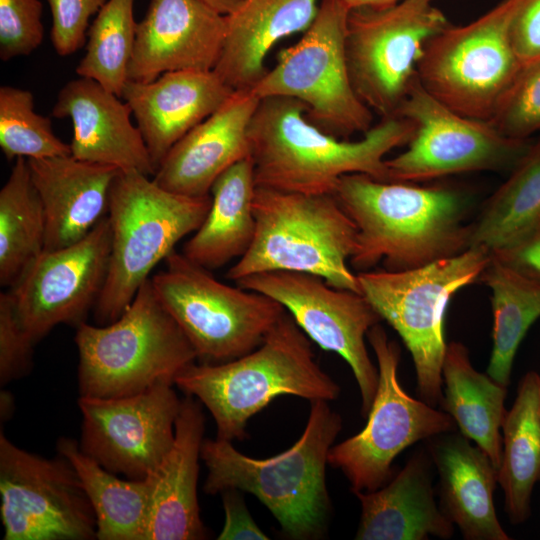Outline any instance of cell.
Instances as JSON below:
<instances>
[{"instance_id": "cell-1", "label": "cell", "mask_w": 540, "mask_h": 540, "mask_svg": "<svg viewBox=\"0 0 540 540\" xmlns=\"http://www.w3.org/2000/svg\"><path fill=\"white\" fill-rule=\"evenodd\" d=\"M334 196L357 227L350 263L358 272L379 262L387 270L413 269L471 246V197L455 187L354 173L341 177Z\"/></svg>"}, {"instance_id": "cell-2", "label": "cell", "mask_w": 540, "mask_h": 540, "mask_svg": "<svg viewBox=\"0 0 540 540\" xmlns=\"http://www.w3.org/2000/svg\"><path fill=\"white\" fill-rule=\"evenodd\" d=\"M302 102L288 97L259 101L249 126L256 186L304 194H334L342 176L366 174L388 181L386 155L407 145L414 124L382 118L351 141L329 134L307 118Z\"/></svg>"}, {"instance_id": "cell-3", "label": "cell", "mask_w": 540, "mask_h": 540, "mask_svg": "<svg viewBox=\"0 0 540 540\" xmlns=\"http://www.w3.org/2000/svg\"><path fill=\"white\" fill-rule=\"evenodd\" d=\"M342 429L341 416L328 401H311L301 437L286 451L266 459L249 457L231 441L204 439L201 460L208 475L203 490L216 495L228 489L257 497L291 539L322 536L331 503L326 486V464L333 442Z\"/></svg>"}, {"instance_id": "cell-4", "label": "cell", "mask_w": 540, "mask_h": 540, "mask_svg": "<svg viewBox=\"0 0 540 540\" xmlns=\"http://www.w3.org/2000/svg\"><path fill=\"white\" fill-rule=\"evenodd\" d=\"M174 384L212 415L217 437L243 440L249 419L280 395L331 401L339 385L315 360L309 337L286 313L251 352L222 363H192Z\"/></svg>"}, {"instance_id": "cell-5", "label": "cell", "mask_w": 540, "mask_h": 540, "mask_svg": "<svg viewBox=\"0 0 540 540\" xmlns=\"http://www.w3.org/2000/svg\"><path fill=\"white\" fill-rule=\"evenodd\" d=\"M253 241L226 277L269 271L304 272L329 285L361 293L348 262L357 246V227L334 194H304L256 186Z\"/></svg>"}, {"instance_id": "cell-6", "label": "cell", "mask_w": 540, "mask_h": 540, "mask_svg": "<svg viewBox=\"0 0 540 540\" xmlns=\"http://www.w3.org/2000/svg\"><path fill=\"white\" fill-rule=\"evenodd\" d=\"M211 206L210 194L192 197L160 187L137 170H121L110 190L111 250L107 276L94 306L98 325L118 319L152 269L195 232Z\"/></svg>"}, {"instance_id": "cell-7", "label": "cell", "mask_w": 540, "mask_h": 540, "mask_svg": "<svg viewBox=\"0 0 540 540\" xmlns=\"http://www.w3.org/2000/svg\"><path fill=\"white\" fill-rule=\"evenodd\" d=\"M81 396L123 397L173 383L197 354L158 299L149 278L123 314L106 325L77 326Z\"/></svg>"}, {"instance_id": "cell-8", "label": "cell", "mask_w": 540, "mask_h": 540, "mask_svg": "<svg viewBox=\"0 0 540 540\" xmlns=\"http://www.w3.org/2000/svg\"><path fill=\"white\" fill-rule=\"evenodd\" d=\"M491 259L484 247L408 270L357 273L361 294L409 350L421 400L433 407L442 399V366L447 343L445 314L451 298L480 280Z\"/></svg>"}, {"instance_id": "cell-9", "label": "cell", "mask_w": 540, "mask_h": 540, "mask_svg": "<svg viewBox=\"0 0 540 540\" xmlns=\"http://www.w3.org/2000/svg\"><path fill=\"white\" fill-rule=\"evenodd\" d=\"M164 262L152 286L204 363L251 352L286 313L271 297L218 281L183 253L174 250Z\"/></svg>"}, {"instance_id": "cell-10", "label": "cell", "mask_w": 540, "mask_h": 540, "mask_svg": "<svg viewBox=\"0 0 540 540\" xmlns=\"http://www.w3.org/2000/svg\"><path fill=\"white\" fill-rule=\"evenodd\" d=\"M350 9L341 0H321L301 39L282 49L274 67L250 90L259 99L288 97L307 108V118L346 139L373 125V111L357 96L349 76L345 38Z\"/></svg>"}, {"instance_id": "cell-11", "label": "cell", "mask_w": 540, "mask_h": 540, "mask_svg": "<svg viewBox=\"0 0 540 540\" xmlns=\"http://www.w3.org/2000/svg\"><path fill=\"white\" fill-rule=\"evenodd\" d=\"M518 1L501 0L433 36L418 65L421 86L455 112L489 122L522 65L511 39Z\"/></svg>"}, {"instance_id": "cell-12", "label": "cell", "mask_w": 540, "mask_h": 540, "mask_svg": "<svg viewBox=\"0 0 540 540\" xmlns=\"http://www.w3.org/2000/svg\"><path fill=\"white\" fill-rule=\"evenodd\" d=\"M450 24L432 0L350 9L345 52L360 100L382 118L395 116L418 80L426 44Z\"/></svg>"}, {"instance_id": "cell-13", "label": "cell", "mask_w": 540, "mask_h": 540, "mask_svg": "<svg viewBox=\"0 0 540 540\" xmlns=\"http://www.w3.org/2000/svg\"><path fill=\"white\" fill-rule=\"evenodd\" d=\"M367 340L379 374L367 423L357 434L332 446L327 458L329 465L346 476L352 492L384 486L394 475L393 462L403 450L457 427L445 411L403 389L398 379L400 347L379 323L368 331Z\"/></svg>"}, {"instance_id": "cell-14", "label": "cell", "mask_w": 540, "mask_h": 540, "mask_svg": "<svg viewBox=\"0 0 540 540\" xmlns=\"http://www.w3.org/2000/svg\"><path fill=\"white\" fill-rule=\"evenodd\" d=\"M398 116L415 126L407 149L386 159L388 181L417 182L475 171L512 170L533 144L501 134L490 122L463 116L429 94L419 80Z\"/></svg>"}, {"instance_id": "cell-15", "label": "cell", "mask_w": 540, "mask_h": 540, "mask_svg": "<svg viewBox=\"0 0 540 540\" xmlns=\"http://www.w3.org/2000/svg\"><path fill=\"white\" fill-rule=\"evenodd\" d=\"M0 515L5 540H90L96 517L70 462L28 452L0 433Z\"/></svg>"}, {"instance_id": "cell-16", "label": "cell", "mask_w": 540, "mask_h": 540, "mask_svg": "<svg viewBox=\"0 0 540 540\" xmlns=\"http://www.w3.org/2000/svg\"><path fill=\"white\" fill-rule=\"evenodd\" d=\"M235 283L279 302L312 341L348 363L360 391L361 413L366 417L379 374L365 338L381 318L364 295L335 288L320 276L294 271L252 274Z\"/></svg>"}, {"instance_id": "cell-17", "label": "cell", "mask_w": 540, "mask_h": 540, "mask_svg": "<svg viewBox=\"0 0 540 540\" xmlns=\"http://www.w3.org/2000/svg\"><path fill=\"white\" fill-rule=\"evenodd\" d=\"M181 401L169 382L123 397L80 395V448L112 473L147 478L174 444Z\"/></svg>"}, {"instance_id": "cell-18", "label": "cell", "mask_w": 540, "mask_h": 540, "mask_svg": "<svg viewBox=\"0 0 540 540\" xmlns=\"http://www.w3.org/2000/svg\"><path fill=\"white\" fill-rule=\"evenodd\" d=\"M110 250L105 216L80 241L43 250L10 287L17 315L34 343L58 324L84 322L104 287Z\"/></svg>"}, {"instance_id": "cell-19", "label": "cell", "mask_w": 540, "mask_h": 540, "mask_svg": "<svg viewBox=\"0 0 540 540\" xmlns=\"http://www.w3.org/2000/svg\"><path fill=\"white\" fill-rule=\"evenodd\" d=\"M226 17L201 0H150L138 23L128 80L150 82L166 72L214 70Z\"/></svg>"}, {"instance_id": "cell-20", "label": "cell", "mask_w": 540, "mask_h": 540, "mask_svg": "<svg viewBox=\"0 0 540 540\" xmlns=\"http://www.w3.org/2000/svg\"><path fill=\"white\" fill-rule=\"evenodd\" d=\"M259 101L250 90L234 91L221 107L174 144L153 180L177 194L209 195L222 173L250 157L249 126Z\"/></svg>"}, {"instance_id": "cell-21", "label": "cell", "mask_w": 540, "mask_h": 540, "mask_svg": "<svg viewBox=\"0 0 540 540\" xmlns=\"http://www.w3.org/2000/svg\"><path fill=\"white\" fill-rule=\"evenodd\" d=\"M52 116L72 123L71 155L76 159L137 170L154 176L156 167L129 105L100 83L86 77L59 91Z\"/></svg>"}, {"instance_id": "cell-22", "label": "cell", "mask_w": 540, "mask_h": 540, "mask_svg": "<svg viewBox=\"0 0 540 540\" xmlns=\"http://www.w3.org/2000/svg\"><path fill=\"white\" fill-rule=\"evenodd\" d=\"M233 92L214 70H182L163 73L150 82L128 80L121 97L131 108L157 169L174 144Z\"/></svg>"}, {"instance_id": "cell-23", "label": "cell", "mask_w": 540, "mask_h": 540, "mask_svg": "<svg viewBox=\"0 0 540 540\" xmlns=\"http://www.w3.org/2000/svg\"><path fill=\"white\" fill-rule=\"evenodd\" d=\"M204 430L202 403L186 395L175 423L174 444L152 474L153 489L144 540L207 538L197 496Z\"/></svg>"}, {"instance_id": "cell-24", "label": "cell", "mask_w": 540, "mask_h": 540, "mask_svg": "<svg viewBox=\"0 0 540 540\" xmlns=\"http://www.w3.org/2000/svg\"><path fill=\"white\" fill-rule=\"evenodd\" d=\"M27 160L44 209V250L83 239L107 214L111 186L121 170L72 155Z\"/></svg>"}, {"instance_id": "cell-25", "label": "cell", "mask_w": 540, "mask_h": 540, "mask_svg": "<svg viewBox=\"0 0 540 540\" xmlns=\"http://www.w3.org/2000/svg\"><path fill=\"white\" fill-rule=\"evenodd\" d=\"M433 462L417 452L382 487L353 492L361 504L357 540L449 539L454 525L436 503Z\"/></svg>"}, {"instance_id": "cell-26", "label": "cell", "mask_w": 540, "mask_h": 540, "mask_svg": "<svg viewBox=\"0 0 540 540\" xmlns=\"http://www.w3.org/2000/svg\"><path fill=\"white\" fill-rule=\"evenodd\" d=\"M428 452L439 476L441 508L466 540H509L499 522L494 491L498 469L460 432L430 438Z\"/></svg>"}, {"instance_id": "cell-27", "label": "cell", "mask_w": 540, "mask_h": 540, "mask_svg": "<svg viewBox=\"0 0 540 540\" xmlns=\"http://www.w3.org/2000/svg\"><path fill=\"white\" fill-rule=\"evenodd\" d=\"M321 0H243L226 17L214 72L233 91L251 90L265 75V60L283 38L305 32Z\"/></svg>"}, {"instance_id": "cell-28", "label": "cell", "mask_w": 540, "mask_h": 540, "mask_svg": "<svg viewBox=\"0 0 540 540\" xmlns=\"http://www.w3.org/2000/svg\"><path fill=\"white\" fill-rule=\"evenodd\" d=\"M256 189L250 157L222 173L210 189L211 206L183 254L194 263L215 269L240 258L255 234L253 198Z\"/></svg>"}, {"instance_id": "cell-29", "label": "cell", "mask_w": 540, "mask_h": 540, "mask_svg": "<svg viewBox=\"0 0 540 540\" xmlns=\"http://www.w3.org/2000/svg\"><path fill=\"white\" fill-rule=\"evenodd\" d=\"M442 380L439 406L452 417L460 433L481 448L498 469L507 387L487 373L478 372L467 347L457 341L447 344Z\"/></svg>"}, {"instance_id": "cell-30", "label": "cell", "mask_w": 540, "mask_h": 540, "mask_svg": "<svg viewBox=\"0 0 540 540\" xmlns=\"http://www.w3.org/2000/svg\"><path fill=\"white\" fill-rule=\"evenodd\" d=\"M501 431L498 484L510 522L519 524L530 516L532 491L540 480V374L536 371L521 379Z\"/></svg>"}, {"instance_id": "cell-31", "label": "cell", "mask_w": 540, "mask_h": 540, "mask_svg": "<svg viewBox=\"0 0 540 540\" xmlns=\"http://www.w3.org/2000/svg\"><path fill=\"white\" fill-rule=\"evenodd\" d=\"M58 454L77 472L96 517L99 540H144L153 475L123 480L84 453L79 443L62 437Z\"/></svg>"}, {"instance_id": "cell-32", "label": "cell", "mask_w": 540, "mask_h": 540, "mask_svg": "<svg viewBox=\"0 0 540 540\" xmlns=\"http://www.w3.org/2000/svg\"><path fill=\"white\" fill-rule=\"evenodd\" d=\"M480 281L491 291L493 315L492 351L486 373L507 387L517 350L540 318V282L493 255Z\"/></svg>"}, {"instance_id": "cell-33", "label": "cell", "mask_w": 540, "mask_h": 540, "mask_svg": "<svg viewBox=\"0 0 540 540\" xmlns=\"http://www.w3.org/2000/svg\"><path fill=\"white\" fill-rule=\"evenodd\" d=\"M540 228V144L511 170L472 224L471 246L504 250ZM470 246V247H471Z\"/></svg>"}, {"instance_id": "cell-34", "label": "cell", "mask_w": 540, "mask_h": 540, "mask_svg": "<svg viewBox=\"0 0 540 540\" xmlns=\"http://www.w3.org/2000/svg\"><path fill=\"white\" fill-rule=\"evenodd\" d=\"M43 205L28 160H14L0 190V284L12 286L45 246Z\"/></svg>"}, {"instance_id": "cell-35", "label": "cell", "mask_w": 540, "mask_h": 540, "mask_svg": "<svg viewBox=\"0 0 540 540\" xmlns=\"http://www.w3.org/2000/svg\"><path fill=\"white\" fill-rule=\"evenodd\" d=\"M138 22L134 0H107L87 33L86 52L75 72L122 96L128 81Z\"/></svg>"}, {"instance_id": "cell-36", "label": "cell", "mask_w": 540, "mask_h": 540, "mask_svg": "<svg viewBox=\"0 0 540 540\" xmlns=\"http://www.w3.org/2000/svg\"><path fill=\"white\" fill-rule=\"evenodd\" d=\"M0 147L7 160L71 155L50 118L34 110L32 92L10 85L0 87Z\"/></svg>"}, {"instance_id": "cell-37", "label": "cell", "mask_w": 540, "mask_h": 540, "mask_svg": "<svg viewBox=\"0 0 540 540\" xmlns=\"http://www.w3.org/2000/svg\"><path fill=\"white\" fill-rule=\"evenodd\" d=\"M489 122L512 139L540 131V59L522 63Z\"/></svg>"}, {"instance_id": "cell-38", "label": "cell", "mask_w": 540, "mask_h": 540, "mask_svg": "<svg viewBox=\"0 0 540 540\" xmlns=\"http://www.w3.org/2000/svg\"><path fill=\"white\" fill-rule=\"evenodd\" d=\"M40 0H0V59L27 56L42 43Z\"/></svg>"}, {"instance_id": "cell-39", "label": "cell", "mask_w": 540, "mask_h": 540, "mask_svg": "<svg viewBox=\"0 0 540 540\" xmlns=\"http://www.w3.org/2000/svg\"><path fill=\"white\" fill-rule=\"evenodd\" d=\"M107 0H48L51 12L50 40L62 57L74 54L87 41L90 18Z\"/></svg>"}, {"instance_id": "cell-40", "label": "cell", "mask_w": 540, "mask_h": 540, "mask_svg": "<svg viewBox=\"0 0 540 540\" xmlns=\"http://www.w3.org/2000/svg\"><path fill=\"white\" fill-rule=\"evenodd\" d=\"M8 292L0 294V383L20 378L31 368L33 346Z\"/></svg>"}, {"instance_id": "cell-41", "label": "cell", "mask_w": 540, "mask_h": 540, "mask_svg": "<svg viewBox=\"0 0 540 540\" xmlns=\"http://www.w3.org/2000/svg\"><path fill=\"white\" fill-rule=\"evenodd\" d=\"M511 39L519 60L540 59V0H519L512 24Z\"/></svg>"}, {"instance_id": "cell-42", "label": "cell", "mask_w": 540, "mask_h": 540, "mask_svg": "<svg viewBox=\"0 0 540 540\" xmlns=\"http://www.w3.org/2000/svg\"><path fill=\"white\" fill-rule=\"evenodd\" d=\"M225 512V523L219 540H268L252 518L240 490L228 489L220 493Z\"/></svg>"}, {"instance_id": "cell-43", "label": "cell", "mask_w": 540, "mask_h": 540, "mask_svg": "<svg viewBox=\"0 0 540 540\" xmlns=\"http://www.w3.org/2000/svg\"><path fill=\"white\" fill-rule=\"evenodd\" d=\"M491 255L540 282V228L513 246Z\"/></svg>"}, {"instance_id": "cell-44", "label": "cell", "mask_w": 540, "mask_h": 540, "mask_svg": "<svg viewBox=\"0 0 540 540\" xmlns=\"http://www.w3.org/2000/svg\"><path fill=\"white\" fill-rule=\"evenodd\" d=\"M349 9L382 8L396 4L402 0H341Z\"/></svg>"}, {"instance_id": "cell-45", "label": "cell", "mask_w": 540, "mask_h": 540, "mask_svg": "<svg viewBox=\"0 0 540 540\" xmlns=\"http://www.w3.org/2000/svg\"><path fill=\"white\" fill-rule=\"evenodd\" d=\"M217 12L228 15L234 11L243 0H201Z\"/></svg>"}, {"instance_id": "cell-46", "label": "cell", "mask_w": 540, "mask_h": 540, "mask_svg": "<svg viewBox=\"0 0 540 540\" xmlns=\"http://www.w3.org/2000/svg\"><path fill=\"white\" fill-rule=\"evenodd\" d=\"M1 419L6 420L11 416L13 409L12 396L7 391L1 392Z\"/></svg>"}, {"instance_id": "cell-47", "label": "cell", "mask_w": 540, "mask_h": 540, "mask_svg": "<svg viewBox=\"0 0 540 540\" xmlns=\"http://www.w3.org/2000/svg\"><path fill=\"white\" fill-rule=\"evenodd\" d=\"M536 143L540 144V139H539V141H538V142H536Z\"/></svg>"}]
</instances>
